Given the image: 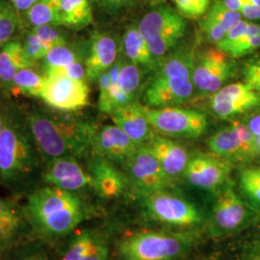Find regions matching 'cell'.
<instances>
[{"mask_svg":"<svg viewBox=\"0 0 260 260\" xmlns=\"http://www.w3.org/2000/svg\"><path fill=\"white\" fill-rule=\"evenodd\" d=\"M24 209L31 228L51 239L73 233L86 216L83 203L75 193L49 185L32 190Z\"/></svg>","mask_w":260,"mask_h":260,"instance_id":"3","label":"cell"},{"mask_svg":"<svg viewBox=\"0 0 260 260\" xmlns=\"http://www.w3.org/2000/svg\"><path fill=\"white\" fill-rule=\"evenodd\" d=\"M256 149H257V154L260 155V136L256 137Z\"/></svg>","mask_w":260,"mask_h":260,"instance_id":"51","label":"cell"},{"mask_svg":"<svg viewBox=\"0 0 260 260\" xmlns=\"http://www.w3.org/2000/svg\"><path fill=\"white\" fill-rule=\"evenodd\" d=\"M53 74L65 75L67 77H70V78L75 79V80H83V81H86V79H87L85 65H83L82 61L76 62L75 64H73V65L68 67V68L47 72V73H45V75H53Z\"/></svg>","mask_w":260,"mask_h":260,"instance_id":"41","label":"cell"},{"mask_svg":"<svg viewBox=\"0 0 260 260\" xmlns=\"http://www.w3.org/2000/svg\"><path fill=\"white\" fill-rule=\"evenodd\" d=\"M139 147L122 130L114 124L104 125L94 133L93 152L114 163L124 164Z\"/></svg>","mask_w":260,"mask_h":260,"instance_id":"17","label":"cell"},{"mask_svg":"<svg viewBox=\"0 0 260 260\" xmlns=\"http://www.w3.org/2000/svg\"><path fill=\"white\" fill-rule=\"evenodd\" d=\"M207 146L210 151L230 161H242L255 157L256 136L247 123L234 121L222 129L217 131L209 139Z\"/></svg>","mask_w":260,"mask_h":260,"instance_id":"11","label":"cell"},{"mask_svg":"<svg viewBox=\"0 0 260 260\" xmlns=\"http://www.w3.org/2000/svg\"><path fill=\"white\" fill-rule=\"evenodd\" d=\"M31 65L23 54L22 44L19 41H10L0 49V86L9 89L15 75Z\"/></svg>","mask_w":260,"mask_h":260,"instance_id":"25","label":"cell"},{"mask_svg":"<svg viewBox=\"0 0 260 260\" xmlns=\"http://www.w3.org/2000/svg\"><path fill=\"white\" fill-rule=\"evenodd\" d=\"M178 13L189 19H197L204 16L210 7L211 0H174Z\"/></svg>","mask_w":260,"mask_h":260,"instance_id":"37","label":"cell"},{"mask_svg":"<svg viewBox=\"0 0 260 260\" xmlns=\"http://www.w3.org/2000/svg\"><path fill=\"white\" fill-rule=\"evenodd\" d=\"M109 258V249L106 240L99 236H94V244L93 251L90 255V260H108Z\"/></svg>","mask_w":260,"mask_h":260,"instance_id":"44","label":"cell"},{"mask_svg":"<svg viewBox=\"0 0 260 260\" xmlns=\"http://www.w3.org/2000/svg\"><path fill=\"white\" fill-rule=\"evenodd\" d=\"M44 166L24 118L5 105L0 131V182L14 192L27 191L42 177Z\"/></svg>","mask_w":260,"mask_h":260,"instance_id":"1","label":"cell"},{"mask_svg":"<svg viewBox=\"0 0 260 260\" xmlns=\"http://www.w3.org/2000/svg\"><path fill=\"white\" fill-rule=\"evenodd\" d=\"M79 61H81V57L74 47H69L67 44L57 46L51 48L44 57V72L68 68Z\"/></svg>","mask_w":260,"mask_h":260,"instance_id":"31","label":"cell"},{"mask_svg":"<svg viewBox=\"0 0 260 260\" xmlns=\"http://www.w3.org/2000/svg\"><path fill=\"white\" fill-rule=\"evenodd\" d=\"M258 215L232 184H225L218 193L208 221V230L214 237L229 236L248 228Z\"/></svg>","mask_w":260,"mask_h":260,"instance_id":"7","label":"cell"},{"mask_svg":"<svg viewBox=\"0 0 260 260\" xmlns=\"http://www.w3.org/2000/svg\"><path fill=\"white\" fill-rule=\"evenodd\" d=\"M24 121L45 163L64 156L81 157L93 149L96 128L87 122L59 119L39 109L28 111Z\"/></svg>","mask_w":260,"mask_h":260,"instance_id":"2","label":"cell"},{"mask_svg":"<svg viewBox=\"0 0 260 260\" xmlns=\"http://www.w3.org/2000/svg\"><path fill=\"white\" fill-rule=\"evenodd\" d=\"M96 5L108 14H117L133 6L135 0H94Z\"/></svg>","mask_w":260,"mask_h":260,"instance_id":"42","label":"cell"},{"mask_svg":"<svg viewBox=\"0 0 260 260\" xmlns=\"http://www.w3.org/2000/svg\"><path fill=\"white\" fill-rule=\"evenodd\" d=\"M233 162L214 153H198L190 157L184 177L191 185L215 191L229 181Z\"/></svg>","mask_w":260,"mask_h":260,"instance_id":"14","label":"cell"},{"mask_svg":"<svg viewBox=\"0 0 260 260\" xmlns=\"http://www.w3.org/2000/svg\"><path fill=\"white\" fill-rule=\"evenodd\" d=\"M242 197L249 206L260 214V166L244 168L239 174Z\"/></svg>","mask_w":260,"mask_h":260,"instance_id":"27","label":"cell"},{"mask_svg":"<svg viewBox=\"0 0 260 260\" xmlns=\"http://www.w3.org/2000/svg\"><path fill=\"white\" fill-rule=\"evenodd\" d=\"M243 75L245 82L260 94V59L250 61L244 66Z\"/></svg>","mask_w":260,"mask_h":260,"instance_id":"40","label":"cell"},{"mask_svg":"<svg viewBox=\"0 0 260 260\" xmlns=\"http://www.w3.org/2000/svg\"><path fill=\"white\" fill-rule=\"evenodd\" d=\"M7 250H8V249L4 246V244H3V243L1 242V240H0V254H1V253H3L4 251H7Z\"/></svg>","mask_w":260,"mask_h":260,"instance_id":"50","label":"cell"},{"mask_svg":"<svg viewBox=\"0 0 260 260\" xmlns=\"http://www.w3.org/2000/svg\"><path fill=\"white\" fill-rule=\"evenodd\" d=\"M260 106V94L246 82L223 86L214 93L210 108L220 119H230Z\"/></svg>","mask_w":260,"mask_h":260,"instance_id":"15","label":"cell"},{"mask_svg":"<svg viewBox=\"0 0 260 260\" xmlns=\"http://www.w3.org/2000/svg\"><path fill=\"white\" fill-rule=\"evenodd\" d=\"M42 179L47 185L75 193L88 187L93 188L92 177L84 171L76 158H54L45 163Z\"/></svg>","mask_w":260,"mask_h":260,"instance_id":"16","label":"cell"},{"mask_svg":"<svg viewBox=\"0 0 260 260\" xmlns=\"http://www.w3.org/2000/svg\"><path fill=\"white\" fill-rule=\"evenodd\" d=\"M121 48L126 59L140 68L155 71L161 63L152 55L145 38L136 26H130L125 30L121 40Z\"/></svg>","mask_w":260,"mask_h":260,"instance_id":"24","label":"cell"},{"mask_svg":"<svg viewBox=\"0 0 260 260\" xmlns=\"http://www.w3.org/2000/svg\"><path fill=\"white\" fill-rule=\"evenodd\" d=\"M100 88L99 95V109L100 111L111 115L115 111L113 103V93H112L111 81L108 71L103 73L96 80Z\"/></svg>","mask_w":260,"mask_h":260,"instance_id":"39","label":"cell"},{"mask_svg":"<svg viewBox=\"0 0 260 260\" xmlns=\"http://www.w3.org/2000/svg\"><path fill=\"white\" fill-rule=\"evenodd\" d=\"M58 17L60 26L80 30L93 20L89 0H58Z\"/></svg>","mask_w":260,"mask_h":260,"instance_id":"26","label":"cell"},{"mask_svg":"<svg viewBox=\"0 0 260 260\" xmlns=\"http://www.w3.org/2000/svg\"><path fill=\"white\" fill-rule=\"evenodd\" d=\"M29 23L34 26H60L58 17V0H39L26 12Z\"/></svg>","mask_w":260,"mask_h":260,"instance_id":"30","label":"cell"},{"mask_svg":"<svg viewBox=\"0 0 260 260\" xmlns=\"http://www.w3.org/2000/svg\"><path fill=\"white\" fill-rule=\"evenodd\" d=\"M127 180L143 195L163 191L171 179L147 145L141 146L123 164Z\"/></svg>","mask_w":260,"mask_h":260,"instance_id":"12","label":"cell"},{"mask_svg":"<svg viewBox=\"0 0 260 260\" xmlns=\"http://www.w3.org/2000/svg\"><path fill=\"white\" fill-rule=\"evenodd\" d=\"M260 47V25L249 22L247 30L236 43V45L228 51L232 58H241L249 55Z\"/></svg>","mask_w":260,"mask_h":260,"instance_id":"33","label":"cell"},{"mask_svg":"<svg viewBox=\"0 0 260 260\" xmlns=\"http://www.w3.org/2000/svg\"><path fill=\"white\" fill-rule=\"evenodd\" d=\"M147 115L153 130L159 134L177 139H197L208 127L207 115L196 109L174 107L149 108Z\"/></svg>","mask_w":260,"mask_h":260,"instance_id":"8","label":"cell"},{"mask_svg":"<svg viewBox=\"0 0 260 260\" xmlns=\"http://www.w3.org/2000/svg\"><path fill=\"white\" fill-rule=\"evenodd\" d=\"M149 218L159 223L188 228L203 223V215L195 205L177 196L159 191L144 196Z\"/></svg>","mask_w":260,"mask_h":260,"instance_id":"10","label":"cell"},{"mask_svg":"<svg viewBox=\"0 0 260 260\" xmlns=\"http://www.w3.org/2000/svg\"><path fill=\"white\" fill-rule=\"evenodd\" d=\"M242 18L241 13L229 10L222 0H216L201 20V29L205 38L217 46Z\"/></svg>","mask_w":260,"mask_h":260,"instance_id":"23","label":"cell"},{"mask_svg":"<svg viewBox=\"0 0 260 260\" xmlns=\"http://www.w3.org/2000/svg\"><path fill=\"white\" fill-rule=\"evenodd\" d=\"M191 47H180L161 60L144 90L143 100L149 108L174 107L189 102L195 91Z\"/></svg>","mask_w":260,"mask_h":260,"instance_id":"4","label":"cell"},{"mask_svg":"<svg viewBox=\"0 0 260 260\" xmlns=\"http://www.w3.org/2000/svg\"><path fill=\"white\" fill-rule=\"evenodd\" d=\"M242 2L240 13L243 18L250 21L260 19V7L251 3L250 0H242Z\"/></svg>","mask_w":260,"mask_h":260,"instance_id":"45","label":"cell"},{"mask_svg":"<svg viewBox=\"0 0 260 260\" xmlns=\"http://www.w3.org/2000/svg\"><path fill=\"white\" fill-rule=\"evenodd\" d=\"M247 124L256 137L260 136V114L251 117Z\"/></svg>","mask_w":260,"mask_h":260,"instance_id":"47","label":"cell"},{"mask_svg":"<svg viewBox=\"0 0 260 260\" xmlns=\"http://www.w3.org/2000/svg\"><path fill=\"white\" fill-rule=\"evenodd\" d=\"M154 1H159V0H154Z\"/></svg>","mask_w":260,"mask_h":260,"instance_id":"53","label":"cell"},{"mask_svg":"<svg viewBox=\"0 0 260 260\" xmlns=\"http://www.w3.org/2000/svg\"><path fill=\"white\" fill-rule=\"evenodd\" d=\"M45 85V75L38 74L31 68H24L15 75L10 90L14 93H22L28 96L41 98Z\"/></svg>","mask_w":260,"mask_h":260,"instance_id":"28","label":"cell"},{"mask_svg":"<svg viewBox=\"0 0 260 260\" xmlns=\"http://www.w3.org/2000/svg\"><path fill=\"white\" fill-rule=\"evenodd\" d=\"M137 27L152 55L161 61L174 51L184 37L187 22L179 13L162 6L148 13Z\"/></svg>","mask_w":260,"mask_h":260,"instance_id":"6","label":"cell"},{"mask_svg":"<svg viewBox=\"0 0 260 260\" xmlns=\"http://www.w3.org/2000/svg\"><path fill=\"white\" fill-rule=\"evenodd\" d=\"M33 33L47 47L49 51L51 48L67 44L66 38L61 30L55 25H42L33 28Z\"/></svg>","mask_w":260,"mask_h":260,"instance_id":"36","label":"cell"},{"mask_svg":"<svg viewBox=\"0 0 260 260\" xmlns=\"http://www.w3.org/2000/svg\"><path fill=\"white\" fill-rule=\"evenodd\" d=\"M118 45L111 35L100 33L94 35L85 59L87 80L96 81L118 60Z\"/></svg>","mask_w":260,"mask_h":260,"instance_id":"20","label":"cell"},{"mask_svg":"<svg viewBox=\"0 0 260 260\" xmlns=\"http://www.w3.org/2000/svg\"><path fill=\"white\" fill-rule=\"evenodd\" d=\"M239 260H260V233L244 246Z\"/></svg>","mask_w":260,"mask_h":260,"instance_id":"43","label":"cell"},{"mask_svg":"<svg viewBox=\"0 0 260 260\" xmlns=\"http://www.w3.org/2000/svg\"><path fill=\"white\" fill-rule=\"evenodd\" d=\"M93 191L103 199L121 195L128 183L127 177L114 165V162L94 152L89 163Z\"/></svg>","mask_w":260,"mask_h":260,"instance_id":"19","label":"cell"},{"mask_svg":"<svg viewBox=\"0 0 260 260\" xmlns=\"http://www.w3.org/2000/svg\"><path fill=\"white\" fill-rule=\"evenodd\" d=\"M147 146L157 158L170 179L184 175L190 160L188 151L184 147L172 138L161 134L154 135Z\"/></svg>","mask_w":260,"mask_h":260,"instance_id":"21","label":"cell"},{"mask_svg":"<svg viewBox=\"0 0 260 260\" xmlns=\"http://www.w3.org/2000/svg\"><path fill=\"white\" fill-rule=\"evenodd\" d=\"M233 62L218 47L198 52L194 59L193 83L200 94H213L233 77Z\"/></svg>","mask_w":260,"mask_h":260,"instance_id":"9","label":"cell"},{"mask_svg":"<svg viewBox=\"0 0 260 260\" xmlns=\"http://www.w3.org/2000/svg\"><path fill=\"white\" fill-rule=\"evenodd\" d=\"M223 5L231 11L240 13L242 8V0H222Z\"/></svg>","mask_w":260,"mask_h":260,"instance_id":"48","label":"cell"},{"mask_svg":"<svg viewBox=\"0 0 260 260\" xmlns=\"http://www.w3.org/2000/svg\"><path fill=\"white\" fill-rule=\"evenodd\" d=\"M199 237L194 232L134 233L121 240L119 252L122 260H178Z\"/></svg>","mask_w":260,"mask_h":260,"instance_id":"5","label":"cell"},{"mask_svg":"<svg viewBox=\"0 0 260 260\" xmlns=\"http://www.w3.org/2000/svg\"><path fill=\"white\" fill-rule=\"evenodd\" d=\"M4 260H52V258L43 244L30 243L16 248L12 247Z\"/></svg>","mask_w":260,"mask_h":260,"instance_id":"34","label":"cell"},{"mask_svg":"<svg viewBox=\"0 0 260 260\" xmlns=\"http://www.w3.org/2000/svg\"><path fill=\"white\" fill-rule=\"evenodd\" d=\"M4 108H5V105H3L2 103H0V131H1L2 125H3V115H4Z\"/></svg>","mask_w":260,"mask_h":260,"instance_id":"49","label":"cell"},{"mask_svg":"<svg viewBox=\"0 0 260 260\" xmlns=\"http://www.w3.org/2000/svg\"><path fill=\"white\" fill-rule=\"evenodd\" d=\"M19 27L15 11L4 1H0V49L11 41Z\"/></svg>","mask_w":260,"mask_h":260,"instance_id":"35","label":"cell"},{"mask_svg":"<svg viewBox=\"0 0 260 260\" xmlns=\"http://www.w3.org/2000/svg\"><path fill=\"white\" fill-rule=\"evenodd\" d=\"M30 226L25 209L0 198V240L8 250L27 233Z\"/></svg>","mask_w":260,"mask_h":260,"instance_id":"22","label":"cell"},{"mask_svg":"<svg viewBox=\"0 0 260 260\" xmlns=\"http://www.w3.org/2000/svg\"><path fill=\"white\" fill-rule=\"evenodd\" d=\"M250 1H251V3H253L254 5L260 7V0H250Z\"/></svg>","mask_w":260,"mask_h":260,"instance_id":"52","label":"cell"},{"mask_svg":"<svg viewBox=\"0 0 260 260\" xmlns=\"http://www.w3.org/2000/svg\"><path fill=\"white\" fill-rule=\"evenodd\" d=\"M23 47V54L26 60L32 66L35 65L39 60H43L48 50L45 45L40 41V39L33 33V31L29 32L25 38Z\"/></svg>","mask_w":260,"mask_h":260,"instance_id":"38","label":"cell"},{"mask_svg":"<svg viewBox=\"0 0 260 260\" xmlns=\"http://www.w3.org/2000/svg\"><path fill=\"white\" fill-rule=\"evenodd\" d=\"M89 87L83 80H75L62 75H45L41 99L56 110H79L89 103Z\"/></svg>","mask_w":260,"mask_h":260,"instance_id":"13","label":"cell"},{"mask_svg":"<svg viewBox=\"0 0 260 260\" xmlns=\"http://www.w3.org/2000/svg\"><path fill=\"white\" fill-rule=\"evenodd\" d=\"M142 81L140 67L130 62L127 59H121V68L119 73V88L122 95L128 103L136 102Z\"/></svg>","mask_w":260,"mask_h":260,"instance_id":"29","label":"cell"},{"mask_svg":"<svg viewBox=\"0 0 260 260\" xmlns=\"http://www.w3.org/2000/svg\"><path fill=\"white\" fill-rule=\"evenodd\" d=\"M146 108V105L133 102L121 106L111 114L113 122L138 147L148 145L155 135Z\"/></svg>","mask_w":260,"mask_h":260,"instance_id":"18","label":"cell"},{"mask_svg":"<svg viewBox=\"0 0 260 260\" xmlns=\"http://www.w3.org/2000/svg\"><path fill=\"white\" fill-rule=\"evenodd\" d=\"M95 234L85 231L75 235L68 243L61 260H90Z\"/></svg>","mask_w":260,"mask_h":260,"instance_id":"32","label":"cell"},{"mask_svg":"<svg viewBox=\"0 0 260 260\" xmlns=\"http://www.w3.org/2000/svg\"><path fill=\"white\" fill-rule=\"evenodd\" d=\"M39 0H11L15 8L19 12H27Z\"/></svg>","mask_w":260,"mask_h":260,"instance_id":"46","label":"cell"}]
</instances>
